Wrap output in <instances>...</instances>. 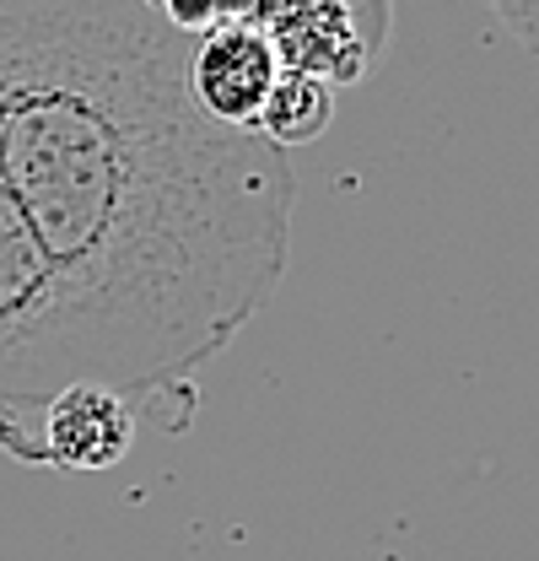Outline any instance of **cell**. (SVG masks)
<instances>
[{
    "label": "cell",
    "instance_id": "obj_1",
    "mask_svg": "<svg viewBox=\"0 0 539 561\" xmlns=\"http://www.w3.org/2000/svg\"><path fill=\"white\" fill-rule=\"evenodd\" d=\"M0 184L130 405L205 373L291 260L286 151L205 114L140 0H0Z\"/></svg>",
    "mask_w": 539,
    "mask_h": 561
},
{
    "label": "cell",
    "instance_id": "obj_2",
    "mask_svg": "<svg viewBox=\"0 0 539 561\" xmlns=\"http://www.w3.org/2000/svg\"><path fill=\"white\" fill-rule=\"evenodd\" d=\"M66 383H92L87 346L66 291L0 184V411H38Z\"/></svg>",
    "mask_w": 539,
    "mask_h": 561
},
{
    "label": "cell",
    "instance_id": "obj_3",
    "mask_svg": "<svg viewBox=\"0 0 539 561\" xmlns=\"http://www.w3.org/2000/svg\"><path fill=\"white\" fill-rule=\"evenodd\" d=\"M243 22L275 49L280 70L356 87L394 33V0H249Z\"/></svg>",
    "mask_w": 539,
    "mask_h": 561
},
{
    "label": "cell",
    "instance_id": "obj_4",
    "mask_svg": "<svg viewBox=\"0 0 539 561\" xmlns=\"http://www.w3.org/2000/svg\"><path fill=\"white\" fill-rule=\"evenodd\" d=\"M135 443V405L103 383H66L49 405H38L33 465L60 476H103Z\"/></svg>",
    "mask_w": 539,
    "mask_h": 561
},
{
    "label": "cell",
    "instance_id": "obj_5",
    "mask_svg": "<svg viewBox=\"0 0 539 561\" xmlns=\"http://www.w3.org/2000/svg\"><path fill=\"white\" fill-rule=\"evenodd\" d=\"M275 81H280V60L243 16L205 27L190 44V92L227 130H260Z\"/></svg>",
    "mask_w": 539,
    "mask_h": 561
},
{
    "label": "cell",
    "instance_id": "obj_6",
    "mask_svg": "<svg viewBox=\"0 0 539 561\" xmlns=\"http://www.w3.org/2000/svg\"><path fill=\"white\" fill-rule=\"evenodd\" d=\"M330 119H335V87H324L313 76H297V70H280L254 136H265L280 151H291V146H308V140L324 136Z\"/></svg>",
    "mask_w": 539,
    "mask_h": 561
},
{
    "label": "cell",
    "instance_id": "obj_7",
    "mask_svg": "<svg viewBox=\"0 0 539 561\" xmlns=\"http://www.w3.org/2000/svg\"><path fill=\"white\" fill-rule=\"evenodd\" d=\"M485 5L502 16V27H507L524 49L539 55V0H485Z\"/></svg>",
    "mask_w": 539,
    "mask_h": 561
}]
</instances>
